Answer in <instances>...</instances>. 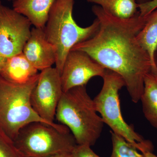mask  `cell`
Masks as SVG:
<instances>
[{
  "label": "cell",
  "mask_w": 157,
  "mask_h": 157,
  "mask_svg": "<svg viewBox=\"0 0 157 157\" xmlns=\"http://www.w3.org/2000/svg\"><path fill=\"white\" fill-rule=\"evenodd\" d=\"M92 10L99 21L98 31L71 50L83 52L105 69L119 74L132 101L138 103L143 93L145 76L152 69L148 53L137 40L147 15L141 16L139 12L132 18L122 19L99 6H93Z\"/></svg>",
  "instance_id": "cell-1"
},
{
  "label": "cell",
  "mask_w": 157,
  "mask_h": 157,
  "mask_svg": "<svg viewBox=\"0 0 157 157\" xmlns=\"http://www.w3.org/2000/svg\"><path fill=\"white\" fill-rule=\"evenodd\" d=\"M55 118L70 130L77 145H94L101 136L104 124L97 114L86 86L63 93Z\"/></svg>",
  "instance_id": "cell-2"
},
{
  "label": "cell",
  "mask_w": 157,
  "mask_h": 157,
  "mask_svg": "<svg viewBox=\"0 0 157 157\" xmlns=\"http://www.w3.org/2000/svg\"><path fill=\"white\" fill-rule=\"evenodd\" d=\"M74 0H56L49 12L44 32L55 49L56 68L61 73L66 57L74 45L91 38L99 28L97 18L91 25L82 27L73 18Z\"/></svg>",
  "instance_id": "cell-3"
},
{
  "label": "cell",
  "mask_w": 157,
  "mask_h": 157,
  "mask_svg": "<svg viewBox=\"0 0 157 157\" xmlns=\"http://www.w3.org/2000/svg\"><path fill=\"white\" fill-rule=\"evenodd\" d=\"M39 77V74L28 83L19 85L0 76V129L13 140L23 128L32 123L59 124H52L42 119L31 105V94Z\"/></svg>",
  "instance_id": "cell-4"
},
{
  "label": "cell",
  "mask_w": 157,
  "mask_h": 157,
  "mask_svg": "<svg viewBox=\"0 0 157 157\" xmlns=\"http://www.w3.org/2000/svg\"><path fill=\"white\" fill-rule=\"evenodd\" d=\"M102 78L103 87L93 101L96 111L101 114L104 123L140 152L152 151L153 146L151 142L137 134L123 117L119 92L125 86L124 79L117 73L107 69Z\"/></svg>",
  "instance_id": "cell-5"
},
{
  "label": "cell",
  "mask_w": 157,
  "mask_h": 157,
  "mask_svg": "<svg viewBox=\"0 0 157 157\" xmlns=\"http://www.w3.org/2000/svg\"><path fill=\"white\" fill-rule=\"evenodd\" d=\"M14 142L23 157H50L71 153L77 145L66 126H53L42 122L32 123L23 128Z\"/></svg>",
  "instance_id": "cell-6"
},
{
  "label": "cell",
  "mask_w": 157,
  "mask_h": 157,
  "mask_svg": "<svg viewBox=\"0 0 157 157\" xmlns=\"http://www.w3.org/2000/svg\"><path fill=\"white\" fill-rule=\"evenodd\" d=\"M32 24L25 16L0 1V64L22 52L30 36Z\"/></svg>",
  "instance_id": "cell-7"
},
{
  "label": "cell",
  "mask_w": 157,
  "mask_h": 157,
  "mask_svg": "<svg viewBox=\"0 0 157 157\" xmlns=\"http://www.w3.org/2000/svg\"><path fill=\"white\" fill-rule=\"evenodd\" d=\"M63 93L57 69L52 67L45 69L39 73L38 82L31 94V105L42 119L56 124L54 120Z\"/></svg>",
  "instance_id": "cell-8"
},
{
  "label": "cell",
  "mask_w": 157,
  "mask_h": 157,
  "mask_svg": "<svg viewBox=\"0 0 157 157\" xmlns=\"http://www.w3.org/2000/svg\"><path fill=\"white\" fill-rule=\"evenodd\" d=\"M106 70L85 52L70 50L60 74L63 92L77 86H86L93 77H103Z\"/></svg>",
  "instance_id": "cell-9"
},
{
  "label": "cell",
  "mask_w": 157,
  "mask_h": 157,
  "mask_svg": "<svg viewBox=\"0 0 157 157\" xmlns=\"http://www.w3.org/2000/svg\"><path fill=\"white\" fill-rule=\"evenodd\" d=\"M22 53L38 70L51 67L56 63L54 47L46 39L44 30L34 27L23 49Z\"/></svg>",
  "instance_id": "cell-10"
},
{
  "label": "cell",
  "mask_w": 157,
  "mask_h": 157,
  "mask_svg": "<svg viewBox=\"0 0 157 157\" xmlns=\"http://www.w3.org/2000/svg\"><path fill=\"white\" fill-rule=\"evenodd\" d=\"M38 70L22 52L6 59L0 64V76L14 84H26L36 76Z\"/></svg>",
  "instance_id": "cell-11"
},
{
  "label": "cell",
  "mask_w": 157,
  "mask_h": 157,
  "mask_svg": "<svg viewBox=\"0 0 157 157\" xmlns=\"http://www.w3.org/2000/svg\"><path fill=\"white\" fill-rule=\"evenodd\" d=\"M56 0H15L13 9L25 16L32 25L44 29L51 9Z\"/></svg>",
  "instance_id": "cell-12"
},
{
  "label": "cell",
  "mask_w": 157,
  "mask_h": 157,
  "mask_svg": "<svg viewBox=\"0 0 157 157\" xmlns=\"http://www.w3.org/2000/svg\"><path fill=\"white\" fill-rule=\"evenodd\" d=\"M140 101L145 118L157 129V72L151 71L145 76Z\"/></svg>",
  "instance_id": "cell-13"
},
{
  "label": "cell",
  "mask_w": 157,
  "mask_h": 157,
  "mask_svg": "<svg viewBox=\"0 0 157 157\" xmlns=\"http://www.w3.org/2000/svg\"><path fill=\"white\" fill-rule=\"evenodd\" d=\"M147 15V21L137 34V40L148 53L152 67V72H157V8Z\"/></svg>",
  "instance_id": "cell-14"
},
{
  "label": "cell",
  "mask_w": 157,
  "mask_h": 157,
  "mask_svg": "<svg viewBox=\"0 0 157 157\" xmlns=\"http://www.w3.org/2000/svg\"><path fill=\"white\" fill-rule=\"evenodd\" d=\"M95 3L114 17L122 19L132 18L139 13L136 0H87Z\"/></svg>",
  "instance_id": "cell-15"
},
{
  "label": "cell",
  "mask_w": 157,
  "mask_h": 157,
  "mask_svg": "<svg viewBox=\"0 0 157 157\" xmlns=\"http://www.w3.org/2000/svg\"><path fill=\"white\" fill-rule=\"evenodd\" d=\"M113 149L110 157H145L120 135L111 132Z\"/></svg>",
  "instance_id": "cell-16"
},
{
  "label": "cell",
  "mask_w": 157,
  "mask_h": 157,
  "mask_svg": "<svg viewBox=\"0 0 157 157\" xmlns=\"http://www.w3.org/2000/svg\"><path fill=\"white\" fill-rule=\"evenodd\" d=\"M0 157H23L14 140L0 129Z\"/></svg>",
  "instance_id": "cell-17"
},
{
  "label": "cell",
  "mask_w": 157,
  "mask_h": 157,
  "mask_svg": "<svg viewBox=\"0 0 157 157\" xmlns=\"http://www.w3.org/2000/svg\"><path fill=\"white\" fill-rule=\"evenodd\" d=\"M91 146L86 145H77L72 152L73 157H100L96 154Z\"/></svg>",
  "instance_id": "cell-18"
},
{
  "label": "cell",
  "mask_w": 157,
  "mask_h": 157,
  "mask_svg": "<svg viewBox=\"0 0 157 157\" xmlns=\"http://www.w3.org/2000/svg\"><path fill=\"white\" fill-rule=\"evenodd\" d=\"M157 8V0L138 5V10L141 16H145Z\"/></svg>",
  "instance_id": "cell-19"
},
{
  "label": "cell",
  "mask_w": 157,
  "mask_h": 157,
  "mask_svg": "<svg viewBox=\"0 0 157 157\" xmlns=\"http://www.w3.org/2000/svg\"><path fill=\"white\" fill-rule=\"evenodd\" d=\"M50 157H73L72 155V152L62 153L54 155Z\"/></svg>",
  "instance_id": "cell-20"
},
{
  "label": "cell",
  "mask_w": 157,
  "mask_h": 157,
  "mask_svg": "<svg viewBox=\"0 0 157 157\" xmlns=\"http://www.w3.org/2000/svg\"><path fill=\"white\" fill-rule=\"evenodd\" d=\"M145 157H157V156L153 153L151 151H146L142 152Z\"/></svg>",
  "instance_id": "cell-21"
},
{
  "label": "cell",
  "mask_w": 157,
  "mask_h": 157,
  "mask_svg": "<svg viewBox=\"0 0 157 157\" xmlns=\"http://www.w3.org/2000/svg\"><path fill=\"white\" fill-rule=\"evenodd\" d=\"M152 0H136V2L138 5L144 4V3L148 2Z\"/></svg>",
  "instance_id": "cell-22"
},
{
  "label": "cell",
  "mask_w": 157,
  "mask_h": 157,
  "mask_svg": "<svg viewBox=\"0 0 157 157\" xmlns=\"http://www.w3.org/2000/svg\"><path fill=\"white\" fill-rule=\"evenodd\" d=\"M7 1H11V0H7Z\"/></svg>",
  "instance_id": "cell-23"
},
{
  "label": "cell",
  "mask_w": 157,
  "mask_h": 157,
  "mask_svg": "<svg viewBox=\"0 0 157 157\" xmlns=\"http://www.w3.org/2000/svg\"><path fill=\"white\" fill-rule=\"evenodd\" d=\"M13 1V2H14V1H15V0H12Z\"/></svg>",
  "instance_id": "cell-24"
}]
</instances>
